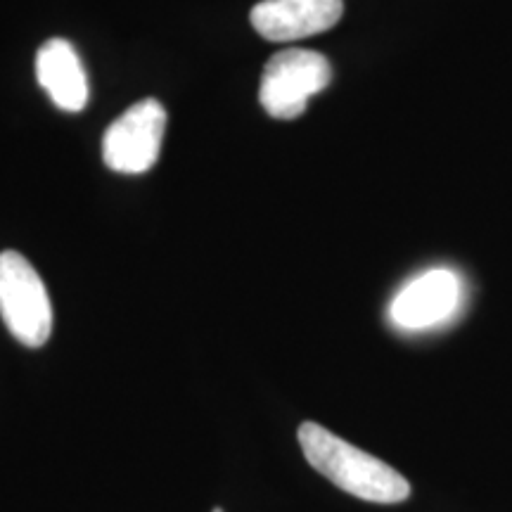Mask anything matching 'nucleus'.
I'll return each mask as SVG.
<instances>
[{
	"mask_svg": "<svg viewBox=\"0 0 512 512\" xmlns=\"http://www.w3.org/2000/svg\"><path fill=\"white\" fill-rule=\"evenodd\" d=\"M299 444L313 470L351 496L382 505L401 503L411 496V484L394 467L316 422H304L299 427Z\"/></svg>",
	"mask_w": 512,
	"mask_h": 512,
	"instance_id": "obj_1",
	"label": "nucleus"
},
{
	"mask_svg": "<svg viewBox=\"0 0 512 512\" xmlns=\"http://www.w3.org/2000/svg\"><path fill=\"white\" fill-rule=\"evenodd\" d=\"M0 316L24 347H43L53 332V304L41 275L19 252H0Z\"/></svg>",
	"mask_w": 512,
	"mask_h": 512,
	"instance_id": "obj_2",
	"label": "nucleus"
},
{
	"mask_svg": "<svg viewBox=\"0 0 512 512\" xmlns=\"http://www.w3.org/2000/svg\"><path fill=\"white\" fill-rule=\"evenodd\" d=\"M332 64L316 50L292 48L275 53L261 76L259 100L273 119L302 117L313 95L328 88Z\"/></svg>",
	"mask_w": 512,
	"mask_h": 512,
	"instance_id": "obj_3",
	"label": "nucleus"
},
{
	"mask_svg": "<svg viewBox=\"0 0 512 512\" xmlns=\"http://www.w3.org/2000/svg\"><path fill=\"white\" fill-rule=\"evenodd\" d=\"M166 133V110L155 98L136 102L107 126L102 159L119 174H145L157 164Z\"/></svg>",
	"mask_w": 512,
	"mask_h": 512,
	"instance_id": "obj_4",
	"label": "nucleus"
},
{
	"mask_svg": "<svg viewBox=\"0 0 512 512\" xmlns=\"http://www.w3.org/2000/svg\"><path fill=\"white\" fill-rule=\"evenodd\" d=\"M460 304V280L448 268L422 273L396 294L389 306V320L396 328L418 332L441 325Z\"/></svg>",
	"mask_w": 512,
	"mask_h": 512,
	"instance_id": "obj_5",
	"label": "nucleus"
},
{
	"mask_svg": "<svg viewBox=\"0 0 512 512\" xmlns=\"http://www.w3.org/2000/svg\"><path fill=\"white\" fill-rule=\"evenodd\" d=\"M342 12V0H261L249 17L266 41L287 43L332 29Z\"/></svg>",
	"mask_w": 512,
	"mask_h": 512,
	"instance_id": "obj_6",
	"label": "nucleus"
},
{
	"mask_svg": "<svg viewBox=\"0 0 512 512\" xmlns=\"http://www.w3.org/2000/svg\"><path fill=\"white\" fill-rule=\"evenodd\" d=\"M36 79L64 112H81L91 98L81 57L64 38H50L38 50Z\"/></svg>",
	"mask_w": 512,
	"mask_h": 512,
	"instance_id": "obj_7",
	"label": "nucleus"
},
{
	"mask_svg": "<svg viewBox=\"0 0 512 512\" xmlns=\"http://www.w3.org/2000/svg\"><path fill=\"white\" fill-rule=\"evenodd\" d=\"M214 512H223V510L221 508H214Z\"/></svg>",
	"mask_w": 512,
	"mask_h": 512,
	"instance_id": "obj_8",
	"label": "nucleus"
}]
</instances>
